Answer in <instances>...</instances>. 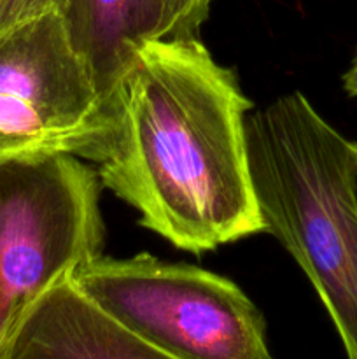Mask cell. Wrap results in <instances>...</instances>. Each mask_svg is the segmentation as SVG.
Here are the masks:
<instances>
[{
    "mask_svg": "<svg viewBox=\"0 0 357 359\" xmlns=\"http://www.w3.org/2000/svg\"><path fill=\"white\" fill-rule=\"evenodd\" d=\"M342 81H343V90H345V93L349 95V97L357 98V49L356 53H354L352 60H350L349 69H346L345 74H343Z\"/></svg>",
    "mask_w": 357,
    "mask_h": 359,
    "instance_id": "10",
    "label": "cell"
},
{
    "mask_svg": "<svg viewBox=\"0 0 357 359\" xmlns=\"http://www.w3.org/2000/svg\"><path fill=\"white\" fill-rule=\"evenodd\" d=\"M247 151L265 231L300 265L346 359H357V203L352 142L300 91L247 116Z\"/></svg>",
    "mask_w": 357,
    "mask_h": 359,
    "instance_id": "2",
    "label": "cell"
},
{
    "mask_svg": "<svg viewBox=\"0 0 357 359\" xmlns=\"http://www.w3.org/2000/svg\"><path fill=\"white\" fill-rule=\"evenodd\" d=\"M27 20V0H0V34Z\"/></svg>",
    "mask_w": 357,
    "mask_h": 359,
    "instance_id": "9",
    "label": "cell"
},
{
    "mask_svg": "<svg viewBox=\"0 0 357 359\" xmlns=\"http://www.w3.org/2000/svg\"><path fill=\"white\" fill-rule=\"evenodd\" d=\"M100 188L72 154L0 156V340L38 294L102 256Z\"/></svg>",
    "mask_w": 357,
    "mask_h": 359,
    "instance_id": "4",
    "label": "cell"
},
{
    "mask_svg": "<svg viewBox=\"0 0 357 359\" xmlns=\"http://www.w3.org/2000/svg\"><path fill=\"white\" fill-rule=\"evenodd\" d=\"M70 44L112 116V102L144 44L164 37L161 0H65L58 9ZM115 119V118H114Z\"/></svg>",
    "mask_w": 357,
    "mask_h": 359,
    "instance_id": "7",
    "label": "cell"
},
{
    "mask_svg": "<svg viewBox=\"0 0 357 359\" xmlns=\"http://www.w3.org/2000/svg\"><path fill=\"white\" fill-rule=\"evenodd\" d=\"M252 102L198 39L144 44L112 102L102 186L182 251L265 231L247 151Z\"/></svg>",
    "mask_w": 357,
    "mask_h": 359,
    "instance_id": "1",
    "label": "cell"
},
{
    "mask_svg": "<svg viewBox=\"0 0 357 359\" xmlns=\"http://www.w3.org/2000/svg\"><path fill=\"white\" fill-rule=\"evenodd\" d=\"M0 359H174L88 300L70 277L21 311L0 340Z\"/></svg>",
    "mask_w": 357,
    "mask_h": 359,
    "instance_id": "6",
    "label": "cell"
},
{
    "mask_svg": "<svg viewBox=\"0 0 357 359\" xmlns=\"http://www.w3.org/2000/svg\"><path fill=\"white\" fill-rule=\"evenodd\" d=\"M70 279L115 323L174 359H273L258 307L209 270L146 252L102 255Z\"/></svg>",
    "mask_w": 357,
    "mask_h": 359,
    "instance_id": "3",
    "label": "cell"
},
{
    "mask_svg": "<svg viewBox=\"0 0 357 359\" xmlns=\"http://www.w3.org/2000/svg\"><path fill=\"white\" fill-rule=\"evenodd\" d=\"M114 128L58 11L0 34V156L72 154L98 163Z\"/></svg>",
    "mask_w": 357,
    "mask_h": 359,
    "instance_id": "5",
    "label": "cell"
},
{
    "mask_svg": "<svg viewBox=\"0 0 357 359\" xmlns=\"http://www.w3.org/2000/svg\"><path fill=\"white\" fill-rule=\"evenodd\" d=\"M65 0H27V20L48 11H58Z\"/></svg>",
    "mask_w": 357,
    "mask_h": 359,
    "instance_id": "11",
    "label": "cell"
},
{
    "mask_svg": "<svg viewBox=\"0 0 357 359\" xmlns=\"http://www.w3.org/2000/svg\"><path fill=\"white\" fill-rule=\"evenodd\" d=\"M350 179H352V191L357 203V142H352V154H350Z\"/></svg>",
    "mask_w": 357,
    "mask_h": 359,
    "instance_id": "12",
    "label": "cell"
},
{
    "mask_svg": "<svg viewBox=\"0 0 357 359\" xmlns=\"http://www.w3.org/2000/svg\"><path fill=\"white\" fill-rule=\"evenodd\" d=\"M214 0H161L164 11L163 39H198Z\"/></svg>",
    "mask_w": 357,
    "mask_h": 359,
    "instance_id": "8",
    "label": "cell"
}]
</instances>
